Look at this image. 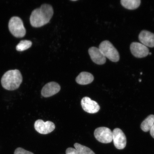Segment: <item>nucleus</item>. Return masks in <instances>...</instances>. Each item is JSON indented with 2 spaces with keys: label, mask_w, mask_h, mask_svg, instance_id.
<instances>
[{
  "label": "nucleus",
  "mask_w": 154,
  "mask_h": 154,
  "mask_svg": "<svg viewBox=\"0 0 154 154\" xmlns=\"http://www.w3.org/2000/svg\"><path fill=\"white\" fill-rule=\"evenodd\" d=\"M139 82H141V80H139Z\"/></svg>",
  "instance_id": "22"
},
{
  "label": "nucleus",
  "mask_w": 154,
  "mask_h": 154,
  "mask_svg": "<svg viewBox=\"0 0 154 154\" xmlns=\"http://www.w3.org/2000/svg\"><path fill=\"white\" fill-rule=\"evenodd\" d=\"M23 81L20 71L17 69L7 71L2 77V86L5 90L13 91L18 89Z\"/></svg>",
  "instance_id": "2"
},
{
  "label": "nucleus",
  "mask_w": 154,
  "mask_h": 154,
  "mask_svg": "<svg viewBox=\"0 0 154 154\" xmlns=\"http://www.w3.org/2000/svg\"><path fill=\"white\" fill-rule=\"evenodd\" d=\"M138 38L142 44L147 47H154V34L148 31L143 30L140 32Z\"/></svg>",
  "instance_id": "12"
},
{
  "label": "nucleus",
  "mask_w": 154,
  "mask_h": 154,
  "mask_svg": "<svg viewBox=\"0 0 154 154\" xmlns=\"http://www.w3.org/2000/svg\"><path fill=\"white\" fill-rule=\"evenodd\" d=\"M34 128L39 133L46 134L50 133L54 130L55 125L51 121L45 122L42 120H38L35 123Z\"/></svg>",
  "instance_id": "8"
},
{
  "label": "nucleus",
  "mask_w": 154,
  "mask_h": 154,
  "mask_svg": "<svg viewBox=\"0 0 154 154\" xmlns=\"http://www.w3.org/2000/svg\"><path fill=\"white\" fill-rule=\"evenodd\" d=\"M94 80V77L91 73L82 72L76 77V81L79 84L86 85L91 83Z\"/></svg>",
  "instance_id": "13"
},
{
  "label": "nucleus",
  "mask_w": 154,
  "mask_h": 154,
  "mask_svg": "<svg viewBox=\"0 0 154 154\" xmlns=\"http://www.w3.org/2000/svg\"><path fill=\"white\" fill-rule=\"evenodd\" d=\"M121 5L125 8L129 10H134L140 6L141 1L140 0H121Z\"/></svg>",
  "instance_id": "14"
},
{
  "label": "nucleus",
  "mask_w": 154,
  "mask_h": 154,
  "mask_svg": "<svg viewBox=\"0 0 154 154\" xmlns=\"http://www.w3.org/2000/svg\"><path fill=\"white\" fill-rule=\"evenodd\" d=\"M130 49L132 54L139 58L147 57L149 53L147 47L138 42H133L131 44Z\"/></svg>",
  "instance_id": "7"
},
{
  "label": "nucleus",
  "mask_w": 154,
  "mask_h": 154,
  "mask_svg": "<svg viewBox=\"0 0 154 154\" xmlns=\"http://www.w3.org/2000/svg\"><path fill=\"white\" fill-rule=\"evenodd\" d=\"M81 105L83 109L86 112L90 113H95L98 112L100 107L97 102L92 100L90 98L85 97L81 100Z\"/></svg>",
  "instance_id": "9"
},
{
  "label": "nucleus",
  "mask_w": 154,
  "mask_h": 154,
  "mask_svg": "<svg viewBox=\"0 0 154 154\" xmlns=\"http://www.w3.org/2000/svg\"><path fill=\"white\" fill-rule=\"evenodd\" d=\"M74 146L80 154H95L90 148L78 143H75Z\"/></svg>",
  "instance_id": "16"
},
{
  "label": "nucleus",
  "mask_w": 154,
  "mask_h": 154,
  "mask_svg": "<svg viewBox=\"0 0 154 154\" xmlns=\"http://www.w3.org/2000/svg\"><path fill=\"white\" fill-rule=\"evenodd\" d=\"M60 86L57 83L51 82L44 86L42 90V96L45 97H51L58 93L60 90Z\"/></svg>",
  "instance_id": "10"
},
{
  "label": "nucleus",
  "mask_w": 154,
  "mask_h": 154,
  "mask_svg": "<svg viewBox=\"0 0 154 154\" xmlns=\"http://www.w3.org/2000/svg\"><path fill=\"white\" fill-rule=\"evenodd\" d=\"M66 154H80L77 150L72 148H68L66 150Z\"/></svg>",
  "instance_id": "19"
},
{
  "label": "nucleus",
  "mask_w": 154,
  "mask_h": 154,
  "mask_svg": "<svg viewBox=\"0 0 154 154\" xmlns=\"http://www.w3.org/2000/svg\"><path fill=\"white\" fill-rule=\"evenodd\" d=\"M154 124V115H151L148 116L142 123L140 128L145 132L149 131Z\"/></svg>",
  "instance_id": "15"
},
{
  "label": "nucleus",
  "mask_w": 154,
  "mask_h": 154,
  "mask_svg": "<svg viewBox=\"0 0 154 154\" xmlns=\"http://www.w3.org/2000/svg\"><path fill=\"white\" fill-rule=\"evenodd\" d=\"M99 49L106 57L113 62L120 60V55L117 50L110 42L105 40L100 44Z\"/></svg>",
  "instance_id": "3"
},
{
  "label": "nucleus",
  "mask_w": 154,
  "mask_h": 154,
  "mask_svg": "<svg viewBox=\"0 0 154 154\" xmlns=\"http://www.w3.org/2000/svg\"><path fill=\"white\" fill-rule=\"evenodd\" d=\"M151 54H152V53H149V54L150 55H151Z\"/></svg>",
  "instance_id": "21"
},
{
  "label": "nucleus",
  "mask_w": 154,
  "mask_h": 154,
  "mask_svg": "<svg viewBox=\"0 0 154 154\" xmlns=\"http://www.w3.org/2000/svg\"><path fill=\"white\" fill-rule=\"evenodd\" d=\"M142 74V72L140 73V74H141H141Z\"/></svg>",
  "instance_id": "23"
},
{
  "label": "nucleus",
  "mask_w": 154,
  "mask_h": 154,
  "mask_svg": "<svg viewBox=\"0 0 154 154\" xmlns=\"http://www.w3.org/2000/svg\"><path fill=\"white\" fill-rule=\"evenodd\" d=\"M88 52L91 59L94 63L100 65L105 64L106 59L99 48L92 47L89 48Z\"/></svg>",
  "instance_id": "11"
},
{
  "label": "nucleus",
  "mask_w": 154,
  "mask_h": 154,
  "mask_svg": "<svg viewBox=\"0 0 154 154\" xmlns=\"http://www.w3.org/2000/svg\"><path fill=\"white\" fill-rule=\"evenodd\" d=\"M14 154H34L32 152L26 151L22 148L18 147L15 150Z\"/></svg>",
  "instance_id": "18"
},
{
  "label": "nucleus",
  "mask_w": 154,
  "mask_h": 154,
  "mask_svg": "<svg viewBox=\"0 0 154 154\" xmlns=\"http://www.w3.org/2000/svg\"><path fill=\"white\" fill-rule=\"evenodd\" d=\"M32 44V42L30 40H22L17 45L16 49L17 51H24L31 47Z\"/></svg>",
  "instance_id": "17"
},
{
  "label": "nucleus",
  "mask_w": 154,
  "mask_h": 154,
  "mask_svg": "<svg viewBox=\"0 0 154 154\" xmlns=\"http://www.w3.org/2000/svg\"><path fill=\"white\" fill-rule=\"evenodd\" d=\"M112 140L116 149H124L127 143L126 136L120 129L116 128L112 131Z\"/></svg>",
  "instance_id": "6"
},
{
  "label": "nucleus",
  "mask_w": 154,
  "mask_h": 154,
  "mask_svg": "<svg viewBox=\"0 0 154 154\" xmlns=\"http://www.w3.org/2000/svg\"><path fill=\"white\" fill-rule=\"evenodd\" d=\"M94 134L96 139L101 143H109L112 141V132L106 127L96 128Z\"/></svg>",
  "instance_id": "5"
},
{
  "label": "nucleus",
  "mask_w": 154,
  "mask_h": 154,
  "mask_svg": "<svg viewBox=\"0 0 154 154\" xmlns=\"http://www.w3.org/2000/svg\"><path fill=\"white\" fill-rule=\"evenodd\" d=\"M8 27L10 31L15 37L22 38L26 34L23 23L19 17H12L9 21Z\"/></svg>",
  "instance_id": "4"
},
{
  "label": "nucleus",
  "mask_w": 154,
  "mask_h": 154,
  "mask_svg": "<svg viewBox=\"0 0 154 154\" xmlns=\"http://www.w3.org/2000/svg\"><path fill=\"white\" fill-rule=\"evenodd\" d=\"M150 132L151 136L154 138V124L150 130Z\"/></svg>",
  "instance_id": "20"
},
{
  "label": "nucleus",
  "mask_w": 154,
  "mask_h": 154,
  "mask_svg": "<svg viewBox=\"0 0 154 154\" xmlns=\"http://www.w3.org/2000/svg\"><path fill=\"white\" fill-rule=\"evenodd\" d=\"M53 14V9L51 5L43 4L32 11L30 18V24L35 28L41 27L49 22Z\"/></svg>",
  "instance_id": "1"
}]
</instances>
